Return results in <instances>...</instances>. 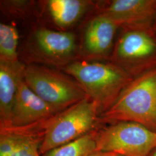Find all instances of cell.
<instances>
[{
	"mask_svg": "<svg viewBox=\"0 0 156 156\" xmlns=\"http://www.w3.org/2000/svg\"><path fill=\"white\" fill-rule=\"evenodd\" d=\"M100 119L138 123L156 132V68L134 78Z\"/></svg>",
	"mask_w": 156,
	"mask_h": 156,
	"instance_id": "6da1fadb",
	"label": "cell"
},
{
	"mask_svg": "<svg viewBox=\"0 0 156 156\" xmlns=\"http://www.w3.org/2000/svg\"><path fill=\"white\" fill-rule=\"evenodd\" d=\"M65 71L95 102L101 113L111 106L134 79L111 62H75L67 66Z\"/></svg>",
	"mask_w": 156,
	"mask_h": 156,
	"instance_id": "7a4b0ae2",
	"label": "cell"
},
{
	"mask_svg": "<svg viewBox=\"0 0 156 156\" xmlns=\"http://www.w3.org/2000/svg\"><path fill=\"white\" fill-rule=\"evenodd\" d=\"M100 111L89 96L48 120L39 152L45 154L89 133Z\"/></svg>",
	"mask_w": 156,
	"mask_h": 156,
	"instance_id": "3957f363",
	"label": "cell"
},
{
	"mask_svg": "<svg viewBox=\"0 0 156 156\" xmlns=\"http://www.w3.org/2000/svg\"><path fill=\"white\" fill-rule=\"evenodd\" d=\"M122 29L113 48L111 62L133 78L156 68V31L153 26Z\"/></svg>",
	"mask_w": 156,
	"mask_h": 156,
	"instance_id": "277c9868",
	"label": "cell"
},
{
	"mask_svg": "<svg viewBox=\"0 0 156 156\" xmlns=\"http://www.w3.org/2000/svg\"><path fill=\"white\" fill-rule=\"evenodd\" d=\"M23 78L36 94L58 113L87 96L76 81L48 68L24 67Z\"/></svg>",
	"mask_w": 156,
	"mask_h": 156,
	"instance_id": "5b68a950",
	"label": "cell"
},
{
	"mask_svg": "<svg viewBox=\"0 0 156 156\" xmlns=\"http://www.w3.org/2000/svg\"><path fill=\"white\" fill-rule=\"evenodd\" d=\"M95 135L97 151L123 156H149L156 148V132L138 123H112Z\"/></svg>",
	"mask_w": 156,
	"mask_h": 156,
	"instance_id": "8992f818",
	"label": "cell"
},
{
	"mask_svg": "<svg viewBox=\"0 0 156 156\" xmlns=\"http://www.w3.org/2000/svg\"><path fill=\"white\" fill-rule=\"evenodd\" d=\"M58 113L28 87L23 74L18 80L12 111L11 126L24 127L45 122Z\"/></svg>",
	"mask_w": 156,
	"mask_h": 156,
	"instance_id": "52a82bcc",
	"label": "cell"
},
{
	"mask_svg": "<svg viewBox=\"0 0 156 156\" xmlns=\"http://www.w3.org/2000/svg\"><path fill=\"white\" fill-rule=\"evenodd\" d=\"M100 15L122 28L153 26L156 0H113L106 3Z\"/></svg>",
	"mask_w": 156,
	"mask_h": 156,
	"instance_id": "ba28073f",
	"label": "cell"
},
{
	"mask_svg": "<svg viewBox=\"0 0 156 156\" xmlns=\"http://www.w3.org/2000/svg\"><path fill=\"white\" fill-rule=\"evenodd\" d=\"M24 67L19 62L0 61V125L11 127L12 111L17 89L18 80Z\"/></svg>",
	"mask_w": 156,
	"mask_h": 156,
	"instance_id": "9c48e42d",
	"label": "cell"
},
{
	"mask_svg": "<svg viewBox=\"0 0 156 156\" xmlns=\"http://www.w3.org/2000/svg\"><path fill=\"white\" fill-rule=\"evenodd\" d=\"M117 24L102 15L89 23L84 34V45L91 55L105 56L112 48L117 30Z\"/></svg>",
	"mask_w": 156,
	"mask_h": 156,
	"instance_id": "30bf717a",
	"label": "cell"
},
{
	"mask_svg": "<svg viewBox=\"0 0 156 156\" xmlns=\"http://www.w3.org/2000/svg\"><path fill=\"white\" fill-rule=\"evenodd\" d=\"M35 37L41 50L52 57H66L71 55L75 49V37L70 32L41 28L37 31Z\"/></svg>",
	"mask_w": 156,
	"mask_h": 156,
	"instance_id": "8fae6325",
	"label": "cell"
},
{
	"mask_svg": "<svg viewBox=\"0 0 156 156\" xmlns=\"http://www.w3.org/2000/svg\"><path fill=\"white\" fill-rule=\"evenodd\" d=\"M24 127H9L16 142V156H40L47 121Z\"/></svg>",
	"mask_w": 156,
	"mask_h": 156,
	"instance_id": "7c38bea8",
	"label": "cell"
},
{
	"mask_svg": "<svg viewBox=\"0 0 156 156\" xmlns=\"http://www.w3.org/2000/svg\"><path fill=\"white\" fill-rule=\"evenodd\" d=\"M90 2L83 0H50L48 1V8L56 24L61 27H67L83 15Z\"/></svg>",
	"mask_w": 156,
	"mask_h": 156,
	"instance_id": "4fadbf2b",
	"label": "cell"
},
{
	"mask_svg": "<svg viewBox=\"0 0 156 156\" xmlns=\"http://www.w3.org/2000/svg\"><path fill=\"white\" fill-rule=\"evenodd\" d=\"M95 151H97L95 135L91 132L51 150L44 156H89Z\"/></svg>",
	"mask_w": 156,
	"mask_h": 156,
	"instance_id": "5bb4252c",
	"label": "cell"
},
{
	"mask_svg": "<svg viewBox=\"0 0 156 156\" xmlns=\"http://www.w3.org/2000/svg\"><path fill=\"white\" fill-rule=\"evenodd\" d=\"M19 34L14 26L1 23L0 24V61L16 62Z\"/></svg>",
	"mask_w": 156,
	"mask_h": 156,
	"instance_id": "9a60e30c",
	"label": "cell"
},
{
	"mask_svg": "<svg viewBox=\"0 0 156 156\" xmlns=\"http://www.w3.org/2000/svg\"><path fill=\"white\" fill-rule=\"evenodd\" d=\"M16 142L8 128H0V156H16Z\"/></svg>",
	"mask_w": 156,
	"mask_h": 156,
	"instance_id": "2e32d148",
	"label": "cell"
},
{
	"mask_svg": "<svg viewBox=\"0 0 156 156\" xmlns=\"http://www.w3.org/2000/svg\"><path fill=\"white\" fill-rule=\"evenodd\" d=\"M117 153L114 152H106V151H97L92 153L89 156H119Z\"/></svg>",
	"mask_w": 156,
	"mask_h": 156,
	"instance_id": "e0dca14e",
	"label": "cell"
},
{
	"mask_svg": "<svg viewBox=\"0 0 156 156\" xmlns=\"http://www.w3.org/2000/svg\"><path fill=\"white\" fill-rule=\"evenodd\" d=\"M153 27L155 29V30L156 31V16L155 17V19H154V23H153Z\"/></svg>",
	"mask_w": 156,
	"mask_h": 156,
	"instance_id": "ac0fdd59",
	"label": "cell"
},
{
	"mask_svg": "<svg viewBox=\"0 0 156 156\" xmlns=\"http://www.w3.org/2000/svg\"><path fill=\"white\" fill-rule=\"evenodd\" d=\"M153 156H156V153H154V154L153 155Z\"/></svg>",
	"mask_w": 156,
	"mask_h": 156,
	"instance_id": "d6986e66",
	"label": "cell"
},
{
	"mask_svg": "<svg viewBox=\"0 0 156 156\" xmlns=\"http://www.w3.org/2000/svg\"></svg>",
	"mask_w": 156,
	"mask_h": 156,
	"instance_id": "ffe728a7",
	"label": "cell"
}]
</instances>
